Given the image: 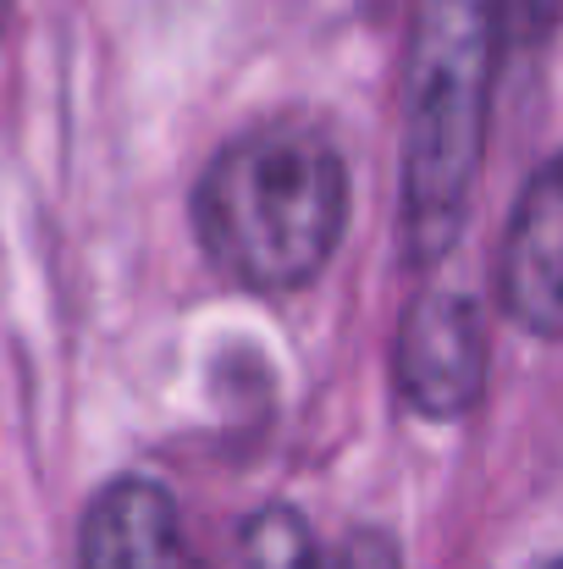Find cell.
Listing matches in <instances>:
<instances>
[{
	"instance_id": "cell-1",
	"label": "cell",
	"mask_w": 563,
	"mask_h": 569,
	"mask_svg": "<svg viewBox=\"0 0 563 569\" xmlns=\"http://www.w3.org/2000/svg\"><path fill=\"white\" fill-rule=\"evenodd\" d=\"M349 221V172L310 122H265L232 139L199 178L193 227L204 254L254 293L304 288Z\"/></svg>"
},
{
	"instance_id": "cell-2",
	"label": "cell",
	"mask_w": 563,
	"mask_h": 569,
	"mask_svg": "<svg viewBox=\"0 0 563 569\" xmlns=\"http://www.w3.org/2000/svg\"><path fill=\"white\" fill-rule=\"evenodd\" d=\"M492 0H425L409 50L403 128V238L414 260H436L459 227L486 150V100L497 72Z\"/></svg>"
},
{
	"instance_id": "cell-3",
	"label": "cell",
	"mask_w": 563,
	"mask_h": 569,
	"mask_svg": "<svg viewBox=\"0 0 563 569\" xmlns=\"http://www.w3.org/2000/svg\"><path fill=\"white\" fill-rule=\"evenodd\" d=\"M481 316L464 293H420L398 332V387L420 415H459L481 392Z\"/></svg>"
},
{
	"instance_id": "cell-4",
	"label": "cell",
	"mask_w": 563,
	"mask_h": 569,
	"mask_svg": "<svg viewBox=\"0 0 563 569\" xmlns=\"http://www.w3.org/2000/svg\"><path fill=\"white\" fill-rule=\"evenodd\" d=\"M503 305L536 338H563V156L520 193L503 243Z\"/></svg>"
},
{
	"instance_id": "cell-5",
	"label": "cell",
	"mask_w": 563,
	"mask_h": 569,
	"mask_svg": "<svg viewBox=\"0 0 563 569\" xmlns=\"http://www.w3.org/2000/svg\"><path fill=\"white\" fill-rule=\"evenodd\" d=\"M78 569H193L178 503L155 481H111L83 515Z\"/></svg>"
},
{
	"instance_id": "cell-6",
	"label": "cell",
	"mask_w": 563,
	"mask_h": 569,
	"mask_svg": "<svg viewBox=\"0 0 563 569\" xmlns=\"http://www.w3.org/2000/svg\"><path fill=\"white\" fill-rule=\"evenodd\" d=\"M0 22H6V0H0Z\"/></svg>"
},
{
	"instance_id": "cell-7",
	"label": "cell",
	"mask_w": 563,
	"mask_h": 569,
	"mask_svg": "<svg viewBox=\"0 0 563 569\" xmlns=\"http://www.w3.org/2000/svg\"><path fill=\"white\" fill-rule=\"evenodd\" d=\"M559 569H563V565H559Z\"/></svg>"
}]
</instances>
